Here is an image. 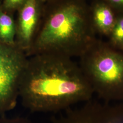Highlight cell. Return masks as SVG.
<instances>
[{
	"label": "cell",
	"mask_w": 123,
	"mask_h": 123,
	"mask_svg": "<svg viewBox=\"0 0 123 123\" xmlns=\"http://www.w3.org/2000/svg\"><path fill=\"white\" fill-rule=\"evenodd\" d=\"M104 2L112 8L123 9V0H104Z\"/></svg>",
	"instance_id": "cell-11"
},
{
	"label": "cell",
	"mask_w": 123,
	"mask_h": 123,
	"mask_svg": "<svg viewBox=\"0 0 123 123\" xmlns=\"http://www.w3.org/2000/svg\"><path fill=\"white\" fill-rule=\"evenodd\" d=\"M16 32L12 14L5 12L0 4V42L7 45L15 44Z\"/></svg>",
	"instance_id": "cell-7"
},
{
	"label": "cell",
	"mask_w": 123,
	"mask_h": 123,
	"mask_svg": "<svg viewBox=\"0 0 123 123\" xmlns=\"http://www.w3.org/2000/svg\"><path fill=\"white\" fill-rule=\"evenodd\" d=\"M108 37V43L123 52V12L117 15L116 22Z\"/></svg>",
	"instance_id": "cell-8"
},
{
	"label": "cell",
	"mask_w": 123,
	"mask_h": 123,
	"mask_svg": "<svg viewBox=\"0 0 123 123\" xmlns=\"http://www.w3.org/2000/svg\"><path fill=\"white\" fill-rule=\"evenodd\" d=\"M92 26L96 33L108 37L116 22L117 15L105 2L96 3L90 10Z\"/></svg>",
	"instance_id": "cell-6"
},
{
	"label": "cell",
	"mask_w": 123,
	"mask_h": 123,
	"mask_svg": "<svg viewBox=\"0 0 123 123\" xmlns=\"http://www.w3.org/2000/svg\"><path fill=\"white\" fill-rule=\"evenodd\" d=\"M88 10L82 0H50L28 57L53 54L80 57L96 40Z\"/></svg>",
	"instance_id": "cell-2"
},
{
	"label": "cell",
	"mask_w": 123,
	"mask_h": 123,
	"mask_svg": "<svg viewBox=\"0 0 123 123\" xmlns=\"http://www.w3.org/2000/svg\"><path fill=\"white\" fill-rule=\"evenodd\" d=\"M45 3L42 0H27L17 11L15 44L26 54L39 30Z\"/></svg>",
	"instance_id": "cell-5"
},
{
	"label": "cell",
	"mask_w": 123,
	"mask_h": 123,
	"mask_svg": "<svg viewBox=\"0 0 123 123\" xmlns=\"http://www.w3.org/2000/svg\"><path fill=\"white\" fill-rule=\"evenodd\" d=\"M79 57L80 68L88 83L107 88L123 86V52L97 39Z\"/></svg>",
	"instance_id": "cell-3"
},
{
	"label": "cell",
	"mask_w": 123,
	"mask_h": 123,
	"mask_svg": "<svg viewBox=\"0 0 123 123\" xmlns=\"http://www.w3.org/2000/svg\"><path fill=\"white\" fill-rule=\"evenodd\" d=\"M27 0H3L1 6L5 12L12 14L18 11Z\"/></svg>",
	"instance_id": "cell-9"
},
{
	"label": "cell",
	"mask_w": 123,
	"mask_h": 123,
	"mask_svg": "<svg viewBox=\"0 0 123 123\" xmlns=\"http://www.w3.org/2000/svg\"><path fill=\"white\" fill-rule=\"evenodd\" d=\"M90 85L71 57L53 54L28 57L19 99L34 113H57L87 95Z\"/></svg>",
	"instance_id": "cell-1"
},
{
	"label": "cell",
	"mask_w": 123,
	"mask_h": 123,
	"mask_svg": "<svg viewBox=\"0 0 123 123\" xmlns=\"http://www.w3.org/2000/svg\"><path fill=\"white\" fill-rule=\"evenodd\" d=\"M45 3H46V2H48V1H49V0H42Z\"/></svg>",
	"instance_id": "cell-12"
},
{
	"label": "cell",
	"mask_w": 123,
	"mask_h": 123,
	"mask_svg": "<svg viewBox=\"0 0 123 123\" xmlns=\"http://www.w3.org/2000/svg\"><path fill=\"white\" fill-rule=\"evenodd\" d=\"M0 123H32L26 117L18 116L9 117L4 115H0Z\"/></svg>",
	"instance_id": "cell-10"
},
{
	"label": "cell",
	"mask_w": 123,
	"mask_h": 123,
	"mask_svg": "<svg viewBox=\"0 0 123 123\" xmlns=\"http://www.w3.org/2000/svg\"><path fill=\"white\" fill-rule=\"evenodd\" d=\"M28 57L16 45L0 42V115L13 110L19 99V88Z\"/></svg>",
	"instance_id": "cell-4"
}]
</instances>
